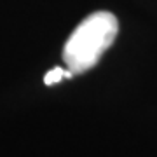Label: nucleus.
Masks as SVG:
<instances>
[{"label": "nucleus", "mask_w": 157, "mask_h": 157, "mask_svg": "<svg viewBox=\"0 0 157 157\" xmlns=\"http://www.w3.org/2000/svg\"><path fill=\"white\" fill-rule=\"evenodd\" d=\"M119 32L117 17L108 11L93 12L73 30L63 47V61L75 73H84L100 61Z\"/></svg>", "instance_id": "nucleus-1"}, {"label": "nucleus", "mask_w": 157, "mask_h": 157, "mask_svg": "<svg viewBox=\"0 0 157 157\" xmlns=\"http://www.w3.org/2000/svg\"><path fill=\"white\" fill-rule=\"evenodd\" d=\"M73 73L70 72V70H65V68H59V67H56V68H52V70H49V72L45 73V77H44V82H45V86H52V84H58L61 78H70Z\"/></svg>", "instance_id": "nucleus-2"}]
</instances>
